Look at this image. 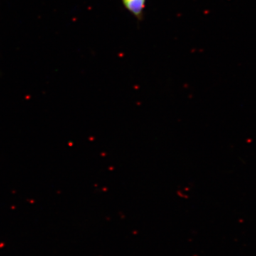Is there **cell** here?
I'll return each instance as SVG.
<instances>
[{
    "label": "cell",
    "mask_w": 256,
    "mask_h": 256,
    "mask_svg": "<svg viewBox=\"0 0 256 256\" xmlns=\"http://www.w3.org/2000/svg\"><path fill=\"white\" fill-rule=\"evenodd\" d=\"M122 3L126 10L138 21H142L146 8V0H122Z\"/></svg>",
    "instance_id": "cell-1"
}]
</instances>
